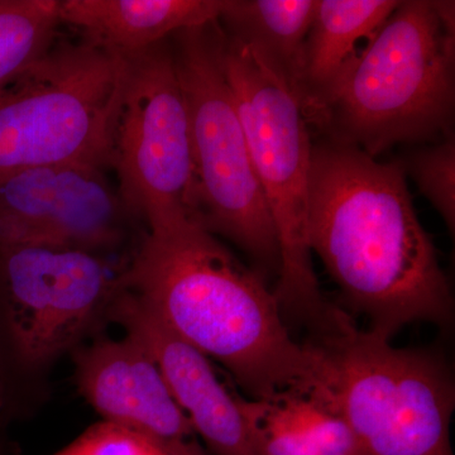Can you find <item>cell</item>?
<instances>
[{
    "mask_svg": "<svg viewBox=\"0 0 455 455\" xmlns=\"http://www.w3.org/2000/svg\"><path fill=\"white\" fill-rule=\"evenodd\" d=\"M307 235L344 304L367 317L371 331L391 339L414 322L445 328L453 320L451 284L400 160L314 143Z\"/></svg>",
    "mask_w": 455,
    "mask_h": 455,
    "instance_id": "6da1fadb",
    "label": "cell"
},
{
    "mask_svg": "<svg viewBox=\"0 0 455 455\" xmlns=\"http://www.w3.org/2000/svg\"><path fill=\"white\" fill-rule=\"evenodd\" d=\"M265 276L188 217L147 224L119 276L175 337L220 362L251 400L304 387L309 353L293 339Z\"/></svg>",
    "mask_w": 455,
    "mask_h": 455,
    "instance_id": "7a4b0ae2",
    "label": "cell"
},
{
    "mask_svg": "<svg viewBox=\"0 0 455 455\" xmlns=\"http://www.w3.org/2000/svg\"><path fill=\"white\" fill-rule=\"evenodd\" d=\"M455 110V3L403 0L313 119L331 142L377 156L444 139Z\"/></svg>",
    "mask_w": 455,
    "mask_h": 455,
    "instance_id": "3957f363",
    "label": "cell"
},
{
    "mask_svg": "<svg viewBox=\"0 0 455 455\" xmlns=\"http://www.w3.org/2000/svg\"><path fill=\"white\" fill-rule=\"evenodd\" d=\"M313 395L349 427L358 455H453V377L438 353L396 348L350 322L310 335Z\"/></svg>",
    "mask_w": 455,
    "mask_h": 455,
    "instance_id": "277c9868",
    "label": "cell"
},
{
    "mask_svg": "<svg viewBox=\"0 0 455 455\" xmlns=\"http://www.w3.org/2000/svg\"><path fill=\"white\" fill-rule=\"evenodd\" d=\"M221 60L254 173L276 228L280 272L275 298L286 324L304 326L309 335L328 333L347 314L320 291L307 244L314 143L307 114L292 89L226 32Z\"/></svg>",
    "mask_w": 455,
    "mask_h": 455,
    "instance_id": "5b68a950",
    "label": "cell"
},
{
    "mask_svg": "<svg viewBox=\"0 0 455 455\" xmlns=\"http://www.w3.org/2000/svg\"><path fill=\"white\" fill-rule=\"evenodd\" d=\"M223 36L212 20L170 37L190 121L199 220L243 251L263 276H278L276 228L224 73Z\"/></svg>",
    "mask_w": 455,
    "mask_h": 455,
    "instance_id": "8992f818",
    "label": "cell"
},
{
    "mask_svg": "<svg viewBox=\"0 0 455 455\" xmlns=\"http://www.w3.org/2000/svg\"><path fill=\"white\" fill-rule=\"evenodd\" d=\"M123 61L59 42L0 92V181L60 164L110 167Z\"/></svg>",
    "mask_w": 455,
    "mask_h": 455,
    "instance_id": "52a82bcc",
    "label": "cell"
},
{
    "mask_svg": "<svg viewBox=\"0 0 455 455\" xmlns=\"http://www.w3.org/2000/svg\"><path fill=\"white\" fill-rule=\"evenodd\" d=\"M122 61L110 148L119 196L146 224L199 220L190 121L170 38Z\"/></svg>",
    "mask_w": 455,
    "mask_h": 455,
    "instance_id": "ba28073f",
    "label": "cell"
},
{
    "mask_svg": "<svg viewBox=\"0 0 455 455\" xmlns=\"http://www.w3.org/2000/svg\"><path fill=\"white\" fill-rule=\"evenodd\" d=\"M101 254L0 244V324L14 357L35 367L73 347L119 291Z\"/></svg>",
    "mask_w": 455,
    "mask_h": 455,
    "instance_id": "9c48e42d",
    "label": "cell"
},
{
    "mask_svg": "<svg viewBox=\"0 0 455 455\" xmlns=\"http://www.w3.org/2000/svg\"><path fill=\"white\" fill-rule=\"evenodd\" d=\"M101 167L60 164L0 181V244H41L101 254L124 238L130 217Z\"/></svg>",
    "mask_w": 455,
    "mask_h": 455,
    "instance_id": "30bf717a",
    "label": "cell"
},
{
    "mask_svg": "<svg viewBox=\"0 0 455 455\" xmlns=\"http://www.w3.org/2000/svg\"><path fill=\"white\" fill-rule=\"evenodd\" d=\"M75 381L103 420L136 431L164 454L209 455L160 368L133 338L97 341L77 353Z\"/></svg>",
    "mask_w": 455,
    "mask_h": 455,
    "instance_id": "8fae6325",
    "label": "cell"
},
{
    "mask_svg": "<svg viewBox=\"0 0 455 455\" xmlns=\"http://www.w3.org/2000/svg\"><path fill=\"white\" fill-rule=\"evenodd\" d=\"M108 310L125 335L154 359L180 409L212 455H263L239 405V394L220 381L209 358L167 331L131 293L119 292Z\"/></svg>",
    "mask_w": 455,
    "mask_h": 455,
    "instance_id": "7c38bea8",
    "label": "cell"
},
{
    "mask_svg": "<svg viewBox=\"0 0 455 455\" xmlns=\"http://www.w3.org/2000/svg\"><path fill=\"white\" fill-rule=\"evenodd\" d=\"M400 2L316 0L296 85V97L307 121H313L334 97L368 41Z\"/></svg>",
    "mask_w": 455,
    "mask_h": 455,
    "instance_id": "4fadbf2b",
    "label": "cell"
},
{
    "mask_svg": "<svg viewBox=\"0 0 455 455\" xmlns=\"http://www.w3.org/2000/svg\"><path fill=\"white\" fill-rule=\"evenodd\" d=\"M223 0H60L61 25L110 56L128 57L173 33L220 20Z\"/></svg>",
    "mask_w": 455,
    "mask_h": 455,
    "instance_id": "5bb4252c",
    "label": "cell"
},
{
    "mask_svg": "<svg viewBox=\"0 0 455 455\" xmlns=\"http://www.w3.org/2000/svg\"><path fill=\"white\" fill-rule=\"evenodd\" d=\"M239 405L263 455H358L349 427L313 395L287 388Z\"/></svg>",
    "mask_w": 455,
    "mask_h": 455,
    "instance_id": "9a60e30c",
    "label": "cell"
},
{
    "mask_svg": "<svg viewBox=\"0 0 455 455\" xmlns=\"http://www.w3.org/2000/svg\"><path fill=\"white\" fill-rule=\"evenodd\" d=\"M315 7L316 0H223L218 22L296 94Z\"/></svg>",
    "mask_w": 455,
    "mask_h": 455,
    "instance_id": "2e32d148",
    "label": "cell"
},
{
    "mask_svg": "<svg viewBox=\"0 0 455 455\" xmlns=\"http://www.w3.org/2000/svg\"><path fill=\"white\" fill-rule=\"evenodd\" d=\"M60 0H0V92L56 44Z\"/></svg>",
    "mask_w": 455,
    "mask_h": 455,
    "instance_id": "e0dca14e",
    "label": "cell"
},
{
    "mask_svg": "<svg viewBox=\"0 0 455 455\" xmlns=\"http://www.w3.org/2000/svg\"><path fill=\"white\" fill-rule=\"evenodd\" d=\"M405 173L436 209L449 232H455V137L453 132L438 143L418 149L400 160Z\"/></svg>",
    "mask_w": 455,
    "mask_h": 455,
    "instance_id": "ac0fdd59",
    "label": "cell"
},
{
    "mask_svg": "<svg viewBox=\"0 0 455 455\" xmlns=\"http://www.w3.org/2000/svg\"><path fill=\"white\" fill-rule=\"evenodd\" d=\"M52 455H166L157 445L122 425L100 421Z\"/></svg>",
    "mask_w": 455,
    "mask_h": 455,
    "instance_id": "d6986e66",
    "label": "cell"
}]
</instances>
